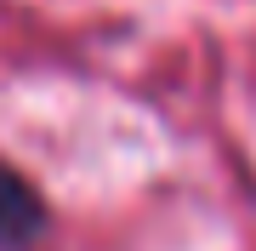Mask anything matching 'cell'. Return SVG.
Returning a JSON list of instances; mask_svg holds the SVG:
<instances>
[{"mask_svg": "<svg viewBox=\"0 0 256 251\" xmlns=\"http://www.w3.org/2000/svg\"><path fill=\"white\" fill-rule=\"evenodd\" d=\"M40 217H46V211H40L34 188H28L12 166H0V240H12V245L28 240V234L40 228Z\"/></svg>", "mask_w": 256, "mask_h": 251, "instance_id": "obj_1", "label": "cell"}]
</instances>
